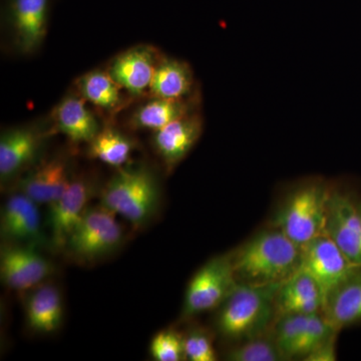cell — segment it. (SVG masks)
<instances>
[{"label": "cell", "mask_w": 361, "mask_h": 361, "mask_svg": "<svg viewBox=\"0 0 361 361\" xmlns=\"http://www.w3.org/2000/svg\"><path fill=\"white\" fill-rule=\"evenodd\" d=\"M92 196V185L85 178L71 179L58 200L49 205V223L52 241L58 248H63L66 240L89 208Z\"/></svg>", "instance_id": "cell-13"}, {"label": "cell", "mask_w": 361, "mask_h": 361, "mask_svg": "<svg viewBox=\"0 0 361 361\" xmlns=\"http://www.w3.org/2000/svg\"><path fill=\"white\" fill-rule=\"evenodd\" d=\"M87 154L90 158L121 168L130 160L135 144L130 137L113 128H104L90 142Z\"/></svg>", "instance_id": "cell-24"}, {"label": "cell", "mask_w": 361, "mask_h": 361, "mask_svg": "<svg viewBox=\"0 0 361 361\" xmlns=\"http://www.w3.org/2000/svg\"><path fill=\"white\" fill-rule=\"evenodd\" d=\"M71 179L68 176V161L54 157L40 161L20 180V192L37 205H51L65 192Z\"/></svg>", "instance_id": "cell-14"}, {"label": "cell", "mask_w": 361, "mask_h": 361, "mask_svg": "<svg viewBox=\"0 0 361 361\" xmlns=\"http://www.w3.org/2000/svg\"><path fill=\"white\" fill-rule=\"evenodd\" d=\"M281 284L237 283L218 312L220 336L239 342L270 331L277 317L275 298Z\"/></svg>", "instance_id": "cell-2"}, {"label": "cell", "mask_w": 361, "mask_h": 361, "mask_svg": "<svg viewBox=\"0 0 361 361\" xmlns=\"http://www.w3.org/2000/svg\"><path fill=\"white\" fill-rule=\"evenodd\" d=\"M330 185L325 180H305L285 197L272 220V225L302 247L325 234L326 206Z\"/></svg>", "instance_id": "cell-3"}, {"label": "cell", "mask_w": 361, "mask_h": 361, "mask_svg": "<svg viewBox=\"0 0 361 361\" xmlns=\"http://www.w3.org/2000/svg\"><path fill=\"white\" fill-rule=\"evenodd\" d=\"M195 77L185 61L161 54L149 85V96L160 99H185L193 96Z\"/></svg>", "instance_id": "cell-22"}, {"label": "cell", "mask_w": 361, "mask_h": 361, "mask_svg": "<svg viewBox=\"0 0 361 361\" xmlns=\"http://www.w3.org/2000/svg\"><path fill=\"white\" fill-rule=\"evenodd\" d=\"M160 200V190L153 173L145 167L120 169L104 185L102 205L135 227L151 220Z\"/></svg>", "instance_id": "cell-4"}, {"label": "cell", "mask_w": 361, "mask_h": 361, "mask_svg": "<svg viewBox=\"0 0 361 361\" xmlns=\"http://www.w3.org/2000/svg\"><path fill=\"white\" fill-rule=\"evenodd\" d=\"M336 336L317 346L310 355L303 358L305 361H334L336 360Z\"/></svg>", "instance_id": "cell-30"}, {"label": "cell", "mask_w": 361, "mask_h": 361, "mask_svg": "<svg viewBox=\"0 0 361 361\" xmlns=\"http://www.w3.org/2000/svg\"><path fill=\"white\" fill-rule=\"evenodd\" d=\"M49 261L30 246H6L1 250L0 273L13 290L30 291L51 275Z\"/></svg>", "instance_id": "cell-11"}, {"label": "cell", "mask_w": 361, "mask_h": 361, "mask_svg": "<svg viewBox=\"0 0 361 361\" xmlns=\"http://www.w3.org/2000/svg\"><path fill=\"white\" fill-rule=\"evenodd\" d=\"M151 355L158 361H180L185 356L184 336L174 329L157 334L149 346Z\"/></svg>", "instance_id": "cell-28"}, {"label": "cell", "mask_w": 361, "mask_h": 361, "mask_svg": "<svg viewBox=\"0 0 361 361\" xmlns=\"http://www.w3.org/2000/svg\"><path fill=\"white\" fill-rule=\"evenodd\" d=\"M360 267L351 262L326 234L319 235L302 247L301 269L317 282L324 300L330 291Z\"/></svg>", "instance_id": "cell-9"}, {"label": "cell", "mask_w": 361, "mask_h": 361, "mask_svg": "<svg viewBox=\"0 0 361 361\" xmlns=\"http://www.w3.org/2000/svg\"><path fill=\"white\" fill-rule=\"evenodd\" d=\"M323 302L324 297L319 285L301 268L280 285L275 298L277 316L320 312Z\"/></svg>", "instance_id": "cell-17"}, {"label": "cell", "mask_w": 361, "mask_h": 361, "mask_svg": "<svg viewBox=\"0 0 361 361\" xmlns=\"http://www.w3.org/2000/svg\"><path fill=\"white\" fill-rule=\"evenodd\" d=\"M52 120L56 130L75 145L90 144L102 130L80 94L63 97L52 111Z\"/></svg>", "instance_id": "cell-18"}, {"label": "cell", "mask_w": 361, "mask_h": 361, "mask_svg": "<svg viewBox=\"0 0 361 361\" xmlns=\"http://www.w3.org/2000/svg\"><path fill=\"white\" fill-rule=\"evenodd\" d=\"M78 94L106 113H116L123 104L122 87L106 71H92L78 78Z\"/></svg>", "instance_id": "cell-23"}, {"label": "cell", "mask_w": 361, "mask_h": 361, "mask_svg": "<svg viewBox=\"0 0 361 361\" xmlns=\"http://www.w3.org/2000/svg\"><path fill=\"white\" fill-rule=\"evenodd\" d=\"M4 18L16 51L35 54L47 37L51 0H4Z\"/></svg>", "instance_id": "cell-8"}, {"label": "cell", "mask_w": 361, "mask_h": 361, "mask_svg": "<svg viewBox=\"0 0 361 361\" xmlns=\"http://www.w3.org/2000/svg\"><path fill=\"white\" fill-rule=\"evenodd\" d=\"M0 229L2 237L9 241L39 243L42 220L37 204L21 192L11 195L2 209Z\"/></svg>", "instance_id": "cell-15"}, {"label": "cell", "mask_w": 361, "mask_h": 361, "mask_svg": "<svg viewBox=\"0 0 361 361\" xmlns=\"http://www.w3.org/2000/svg\"><path fill=\"white\" fill-rule=\"evenodd\" d=\"M325 234L355 264L361 266V197L353 190L330 186Z\"/></svg>", "instance_id": "cell-7"}, {"label": "cell", "mask_w": 361, "mask_h": 361, "mask_svg": "<svg viewBox=\"0 0 361 361\" xmlns=\"http://www.w3.org/2000/svg\"><path fill=\"white\" fill-rule=\"evenodd\" d=\"M237 283L230 254L211 259L197 271L188 285L183 316L192 317L220 307Z\"/></svg>", "instance_id": "cell-6"}, {"label": "cell", "mask_w": 361, "mask_h": 361, "mask_svg": "<svg viewBox=\"0 0 361 361\" xmlns=\"http://www.w3.org/2000/svg\"><path fill=\"white\" fill-rule=\"evenodd\" d=\"M185 356L191 361L217 360L212 337L205 330L196 329L184 336Z\"/></svg>", "instance_id": "cell-29"}, {"label": "cell", "mask_w": 361, "mask_h": 361, "mask_svg": "<svg viewBox=\"0 0 361 361\" xmlns=\"http://www.w3.org/2000/svg\"><path fill=\"white\" fill-rule=\"evenodd\" d=\"M161 54L151 45H137L116 56L108 66L114 80L132 97L149 94Z\"/></svg>", "instance_id": "cell-10"}, {"label": "cell", "mask_w": 361, "mask_h": 361, "mask_svg": "<svg viewBox=\"0 0 361 361\" xmlns=\"http://www.w3.org/2000/svg\"><path fill=\"white\" fill-rule=\"evenodd\" d=\"M226 358L231 361H280L284 360L280 353L272 329L261 336L239 341L230 349Z\"/></svg>", "instance_id": "cell-25"}, {"label": "cell", "mask_w": 361, "mask_h": 361, "mask_svg": "<svg viewBox=\"0 0 361 361\" xmlns=\"http://www.w3.org/2000/svg\"><path fill=\"white\" fill-rule=\"evenodd\" d=\"M42 135L35 128L6 130L0 137V177L2 182L13 179L32 165L37 158Z\"/></svg>", "instance_id": "cell-16"}, {"label": "cell", "mask_w": 361, "mask_h": 361, "mask_svg": "<svg viewBox=\"0 0 361 361\" xmlns=\"http://www.w3.org/2000/svg\"><path fill=\"white\" fill-rule=\"evenodd\" d=\"M337 332L338 331H336L323 316L322 311L308 314L302 334L294 349L293 360L294 358L303 360L323 342L336 336Z\"/></svg>", "instance_id": "cell-27"}, {"label": "cell", "mask_w": 361, "mask_h": 361, "mask_svg": "<svg viewBox=\"0 0 361 361\" xmlns=\"http://www.w3.org/2000/svg\"><path fill=\"white\" fill-rule=\"evenodd\" d=\"M116 216L103 205L89 207L63 248L71 257L82 262H92L113 253L123 239V229Z\"/></svg>", "instance_id": "cell-5"}, {"label": "cell", "mask_w": 361, "mask_h": 361, "mask_svg": "<svg viewBox=\"0 0 361 361\" xmlns=\"http://www.w3.org/2000/svg\"><path fill=\"white\" fill-rule=\"evenodd\" d=\"M198 94L185 99H160L151 97L133 114L130 123L135 129L156 130L166 127L169 123L198 111Z\"/></svg>", "instance_id": "cell-21"}, {"label": "cell", "mask_w": 361, "mask_h": 361, "mask_svg": "<svg viewBox=\"0 0 361 361\" xmlns=\"http://www.w3.org/2000/svg\"><path fill=\"white\" fill-rule=\"evenodd\" d=\"M238 283L281 284L301 268L302 248L271 226L230 253Z\"/></svg>", "instance_id": "cell-1"}, {"label": "cell", "mask_w": 361, "mask_h": 361, "mask_svg": "<svg viewBox=\"0 0 361 361\" xmlns=\"http://www.w3.org/2000/svg\"><path fill=\"white\" fill-rule=\"evenodd\" d=\"M30 291L25 301V318L30 329L42 334L58 330L63 316V298L58 287L42 283Z\"/></svg>", "instance_id": "cell-20"}, {"label": "cell", "mask_w": 361, "mask_h": 361, "mask_svg": "<svg viewBox=\"0 0 361 361\" xmlns=\"http://www.w3.org/2000/svg\"><path fill=\"white\" fill-rule=\"evenodd\" d=\"M203 130V116L196 111L154 132V148L168 172L189 155Z\"/></svg>", "instance_id": "cell-12"}, {"label": "cell", "mask_w": 361, "mask_h": 361, "mask_svg": "<svg viewBox=\"0 0 361 361\" xmlns=\"http://www.w3.org/2000/svg\"><path fill=\"white\" fill-rule=\"evenodd\" d=\"M308 314H282L278 315L272 327L274 337L280 353L285 360H293L294 349L301 334H302Z\"/></svg>", "instance_id": "cell-26"}, {"label": "cell", "mask_w": 361, "mask_h": 361, "mask_svg": "<svg viewBox=\"0 0 361 361\" xmlns=\"http://www.w3.org/2000/svg\"><path fill=\"white\" fill-rule=\"evenodd\" d=\"M322 312L336 331L361 322V267L329 292Z\"/></svg>", "instance_id": "cell-19"}]
</instances>
